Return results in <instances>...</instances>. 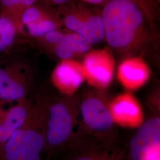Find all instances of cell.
Returning a JSON list of instances; mask_svg holds the SVG:
<instances>
[{
  "mask_svg": "<svg viewBox=\"0 0 160 160\" xmlns=\"http://www.w3.org/2000/svg\"><path fill=\"white\" fill-rule=\"evenodd\" d=\"M145 13L136 0H108L101 16L109 45L118 50L133 46L142 33Z\"/></svg>",
  "mask_w": 160,
  "mask_h": 160,
  "instance_id": "cell-1",
  "label": "cell"
},
{
  "mask_svg": "<svg viewBox=\"0 0 160 160\" xmlns=\"http://www.w3.org/2000/svg\"><path fill=\"white\" fill-rule=\"evenodd\" d=\"M45 116L29 113L25 123L0 148V160H42L45 153Z\"/></svg>",
  "mask_w": 160,
  "mask_h": 160,
  "instance_id": "cell-2",
  "label": "cell"
},
{
  "mask_svg": "<svg viewBox=\"0 0 160 160\" xmlns=\"http://www.w3.org/2000/svg\"><path fill=\"white\" fill-rule=\"evenodd\" d=\"M45 118V153L51 156L74 139L76 116L70 105L65 102L52 104Z\"/></svg>",
  "mask_w": 160,
  "mask_h": 160,
  "instance_id": "cell-3",
  "label": "cell"
},
{
  "mask_svg": "<svg viewBox=\"0 0 160 160\" xmlns=\"http://www.w3.org/2000/svg\"><path fill=\"white\" fill-rule=\"evenodd\" d=\"M81 113L86 132L102 141L112 135L115 124L109 104L96 96L86 97L81 104Z\"/></svg>",
  "mask_w": 160,
  "mask_h": 160,
  "instance_id": "cell-4",
  "label": "cell"
},
{
  "mask_svg": "<svg viewBox=\"0 0 160 160\" xmlns=\"http://www.w3.org/2000/svg\"><path fill=\"white\" fill-rule=\"evenodd\" d=\"M84 78L95 87L104 88L110 84L113 75L114 61L106 49L91 52L81 65Z\"/></svg>",
  "mask_w": 160,
  "mask_h": 160,
  "instance_id": "cell-5",
  "label": "cell"
},
{
  "mask_svg": "<svg viewBox=\"0 0 160 160\" xmlns=\"http://www.w3.org/2000/svg\"><path fill=\"white\" fill-rule=\"evenodd\" d=\"M109 108L115 125L123 128H138L143 123L142 109L136 98L123 93L113 98Z\"/></svg>",
  "mask_w": 160,
  "mask_h": 160,
  "instance_id": "cell-6",
  "label": "cell"
},
{
  "mask_svg": "<svg viewBox=\"0 0 160 160\" xmlns=\"http://www.w3.org/2000/svg\"><path fill=\"white\" fill-rule=\"evenodd\" d=\"M160 144V119L152 118L143 122L129 145L131 160H143L149 152Z\"/></svg>",
  "mask_w": 160,
  "mask_h": 160,
  "instance_id": "cell-7",
  "label": "cell"
},
{
  "mask_svg": "<svg viewBox=\"0 0 160 160\" xmlns=\"http://www.w3.org/2000/svg\"><path fill=\"white\" fill-rule=\"evenodd\" d=\"M65 26L82 35L92 45H96L104 39V30L102 16L89 14L83 17L77 12L68 14L64 20Z\"/></svg>",
  "mask_w": 160,
  "mask_h": 160,
  "instance_id": "cell-8",
  "label": "cell"
},
{
  "mask_svg": "<svg viewBox=\"0 0 160 160\" xmlns=\"http://www.w3.org/2000/svg\"><path fill=\"white\" fill-rule=\"evenodd\" d=\"M54 78L59 89L67 96L72 95L85 79L82 65L69 59L58 66Z\"/></svg>",
  "mask_w": 160,
  "mask_h": 160,
  "instance_id": "cell-9",
  "label": "cell"
},
{
  "mask_svg": "<svg viewBox=\"0 0 160 160\" xmlns=\"http://www.w3.org/2000/svg\"><path fill=\"white\" fill-rule=\"evenodd\" d=\"M148 68L142 60L138 58L128 59L121 63L118 78L121 84L130 90H137L148 80Z\"/></svg>",
  "mask_w": 160,
  "mask_h": 160,
  "instance_id": "cell-10",
  "label": "cell"
},
{
  "mask_svg": "<svg viewBox=\"0 0 160 160\" xmlns=\"http://www.w3.org/2000/svg\"><path fill=\"white\" fill-rule=\"evenodd\" d=\"M29 112L23 106H16L0 116V148L25 123Z\"/></svg>",
  "mask_w": 160,
  "mask_h": 160,
  "instance_id": "cell-11",
  "label": "cell"
},
{
  "mask_svg": "<svg viewBox=\"0 0 160 160\" xmlns=\"http://www.w3.org/2000/svg\"><path fill=\"white\" fill-rule=\"evenodd\" d=\"M76 145L78 147L71 160H121L120 156L106 147L86 143H76Z\"/></svg>",
  "mask_w": 160,
  "mask_h": 160,
  "instance_id": "cell-12",
  "label": "cell"
},
{
  "mask_svg": "<svg viewBox=\"0 0 160 160\" xmlns=\"http://www.w3.org/2000/svg\"><path fill=\"white\" fill-rule=\"evenodd\" d=\"M26 93L22 84L12 79L3 70L0 69V100L5 101L18 100Z\"/></svg>",
  "mask_w": 160,
  "mask_h": 160,
  "instance_id": "cell-13",
  "label": "cell"
},
{
  "mask_svg": "<svg viewBox=\"0 0 160 160\" xmlns=\"http://www.w3.org/2000/svg\"><path fill=\"white\" fill-rule=\"evenodd\" d=\"M60 43H63L68 47L75 55L86 53L90 49L92 46V44L84 36L75 32L64 34L63 39Z\"/></svg>",
  "mask_w": 160,
  "mask_h": 160,
  "instance_id": "cell-14",
  "label": "cell"
},
{
  "mask_svg": "<svg viewBox=\"0 0 160 160\" xmlns=\"http://www.w3.org/2000/svg\"><path fill=\"white\" fill-rule=\"evenodd\" d=\"M30 34L34 37H40L46 35L49 32L56 30L57 24L50 20L40 19L27 24Z\"/></svg>",
  "mask_w": 160,
  "mask_h": 160,
  "instance_id": "cell-15",
  "label": "cell"
},
{
  "mask_svg": "<svg viewBox=\"0 0 160 160\" xmlns=\"http://www.w3.org/2000/svg\"><path fill=\"white\" fill-rule=\"evenodd\" d=\"M0 34L2 36L0 41L5 46L12 45L14 38L15 29L12 21L7 17L0 18Z\"/></svg>",
  "mask_w": 160,
  "mask_h": 160,
  "instance_id": "cell-16",
  "label": "cell"
},
{
  "mask_svg": "<svg viewBox=\"0 0 160 160\" xmlns=\"http://www.w3.org/2000/svg\"><path fill=\"white\" fill-rule=\"evenodd\" d=\"M42 18V12L40 10L33 6L27 8L24 12L22 16V22L23 23L28 24Z\"/></svg>",
  "mask_w": 160,
  "mask_h": 160,
  "instance_id": "cell-17",
  "label": "cell"
},
{
  "mask_svg": "<svg viewBox=\"0 0 160 160\" xmlns=\"http://www.w3.org/2000/svg\"><path fill=\"white\" fill-rule=\"evenodd\" d=\"M36 0H1L2 6L7 8L14 7H23L28 8L32 6Z\"/></svg>",
  "mask_w": 160,
  "mask_h": 160,
  "instance_id": "cell-18",
  "label": "cell"
},
{
  "mask_svg": "<svg viewBox=\"0 0 160 160\" xmlns=\"http://www.w3.org/2000/svg\"><path fill=\"white\" fill-rule=\"evenodd\" d=\"M55 51L58 57L63 60L70 59L74 56L75 53L72 51L68 47L63 43H59L57 45Z\"/></svg>",
  "mask_w": 160,
  "mask_h": 160,
  "instance_id": "cell-19",
  "label": "cell"
},
{
  "mask_svg": "<svg viewBox=\"0 0 160 160\" xmlns=\"http://www.w3.org/2000/svg\"><path fill=\"white\" fill-rule=\"evenodd\" d=\"M45 36L47 42L51 43L58 45L59 44L63 39L64 34L57 30H53L49 32Z\"/></svg>",
  "mask_w": 160,
  "mask_h": 160,
  "instance_id": "cell-20",
  "label": "cell"
},
{
  "mask_svg": "<svg viewBox=\"0 0 160 160\" xmlns=\"http://www.w3.org/2000/svg\"><path fill=\"white\" fill-rule=\"evenodd\" d=\"M143 160H160V144L152 149Z\"/></svg>",
  "mask_w": 160,
  "mask_h": 160,
  "instance_id": "cell-21",
  "label": "cell"
},
{
  "mask_svg": "<svg viewBox=\"0 0 160 160\" xmlns=\"http://www.w3.org/2000/svg\"><path fill=\"white\" fill-rule=\"evenodd\" d=\"M82 1L92 5L99 6L104 4H105L108 0H82Z\"/></svg>",
  "mask_w": 160,
  "mask_h": 160,
  "instance_id": "cell-22",
  "label": "cell"
},
{
  "mask_svg": "<svg viewBox=\"0 0 160 160\" xmlns=\"http://www.w3.org/2000/svg\"><path fill=\"white\" fill-rule=\"evenodd\" d=\"M52 4L55 5H62L67 2L69 0H50Z\"/></svg>",
  "mask_w": 160,
  "mask_h": 160,
  "instance_id": "cell-23",
  "label": "cell"
},
{
  "mask_svg": "<svg viewBox=\"0 0 160 160\" xmlns=\"http://www.w3.org/2000/svg\"><path fill=\"white\" fill-rule=\"evenodd\" d=\"M6 46H5V45L2 42L0 41V52L4 51L5 49H6Z\"/></svg>",
  "mask_w": 160,
  "mask_h": 160,
  "instance_id": "cell-24",
  "label": "cell"
}]
</instances>
